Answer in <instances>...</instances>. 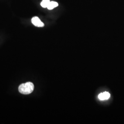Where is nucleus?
<instances>
[{
	"mask_svg": "<svg viewBox=\"0 0 124 124\" xmlns=\"http://www.w3.org/2000/svg\"><path fill=\"white\" fill-rule=\"evenodd\" d=\"M32 23L36 27H42L44 26V24L41 21L40 18L37 17H35L32 18L31 19Z\"/></svg>",
	"mask_w": 124,
	"mask_h": 124,
	"instance_id": "2",
	"label": "nucleus"
},
{
	"mask_svg": "<svg viewBox=\"0 0 124 124\" xmlns=\"http://www.w3.org/2000/svg\"><path fill=\"white\" fill-rule=\"evenodd\" d=\"M58 4L57 2L55 1H50L49 3V5H48L47 8L49 10H52L55 8L58 7Z\"/></svg>",
	"mask_w": 124,
	"mask_h": 124,
	"instance_id": "4",
	"label": "nucleus"
},
{
	"mask_svg": "<svg viewBox=\"0 0 124 124\" xmlns=\"http://www.w3.org/2000/svg\"><path fill=\"white\" fill-rule=\"evenodd\" d=\"M34 89V85L31 82L21 84L18 87L19 93L23 94L28 95L32 93Z\"/></svg>",
	"mask_w": 124,
	"mask_h": 124,
	"instance_id": "1",
	"label": "nucleus"
},
{
	"mask_svg": "<svg viewBox=\"0 0 124 124\" xmlns=\"http://www.w3.org/2000/svg\"><path fill=\"white\" fill-rule=\"evenodd\" d=\"M110 97V94L108 92H104L102 93H100L98 95V98L100 100H108Z\"/></svg>",
	"mask_w": 124,
	"mask_h": 124,
	"instance_id": "3",
	"label": "nucleus"
},
{
	"mask_svg": "<svg viewBox=\"0 0 124 124\" xmlns=\"http://www.w3.org/2000/svg\"><path fill=\"white\" fill-rule=\"evenodd\" d=\"M50 1V0H42V2L40 3V5L42 7L46 8H47L48 5H49Z\"/></svg>",
	"mask_w": 124,
	"mask_h": 124,
	"instance_id": "5",
	"label": "nucleus"
}]
</instances>
